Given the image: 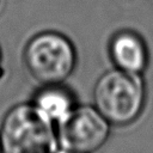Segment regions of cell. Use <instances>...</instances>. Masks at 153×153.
Returning <instances> with one entry per match:
<instances>
[{
  "label": "cell",
  "mask_w": 153,
  "mask_h": 153,
  "mask_svg": "<svg viewBox=\"0 0 153 153\" xmlns=\"http://www.w3.org/2000/svg\"><path fill=\"white\" fill-rule=\"evenodd\" d=\"M56 146L51 120L35 104L16 105L4 117L0 129L4 153H55Z\"/></svg>",
  "instance_id": "7a4b0ae2"
},
{
  "label": "cell",
  "mask_w": 153,
  "mask_h": 153,
  "mask_svg": "<svg viewBox=\"0 0 153 153\" xmlns=\"http://www.w3.org/2000/svg\"><path fill=\"white\" fill-rule=\"evenodd\" d=\"M59 122V140L68 152H94L103 146L110 133L106 118L90 105L73 108Z\"/></svg>",
  "instance_id": "277c9868"
},
{
  "label": "cell",
  "mask_w": 153,
  "mask_h": 153,
  "mask_svg": "<svg viewBox=\"0 0 153 153\" xmlns=\"http://www.w3.org/2000/svg\"><path fill=\"white\" fill-rule=\"evenodd\" d=\"M145 100L146 90L141 75L118 68L104 73L93 88L94 108L109 123L117 126L135 121Z\"/></svg>",
  "instance_id": "6da1fadb"
},
{
  "label": "cell",
  "mask_w": 153,
  "mask_h": 153,
  "mask_svg": "<svg viewBox=\"0 0 153 153\" xmlns=\"http://www.w3.org/2000/svg\"><path fill=\"white\" fill-rule=\"evenodd\" d=\"M110 56L118 69L137 73L148 63V51L143 39L133 31H121L110 42Z\"/></svg>",
  "instance_id": "5b68a950"
},
{
  "label": "cell",
  "mask_w": 153,
  "mask_h": 153,
  "mask_svg": "<svg viewBox=\"0 0 153 153\" xmlns=\"http://www.w3.org/2000/svg\"><path fill=\"white\" fill-rule=\"evenodd\" d=\"M33 104L51 121H61L74 108L72 94L57 85H45L37 92Z\"/></svg>",
  "instance_id": "8992f818"
},
{
  "label": "cell",
  "mask_w": 153,
  "mask_h": 153,
  "mask_svg": "<svg viewBox=\"0 0 153 153\" xmlns=\"http://www.w3.org/2000/svg\"><path fill=\"white\" fill-rule=\"evenodd\" d=\"M0 149H1V147H0Z\"/></svg>",
  "instance_id": "9c48e42d"
},
{
  "label": "cell",
  "mask_w": 153,
  "mask_h": 153,
  "mask_svg": "<svg viewBox=\"0 0 153 153\" xmlns=\"http://www.w3.org/2000/svg\"><path fill=\"white\" fill-rule=\"evenodd\" d=\"M68 153H76V152H68Z\"/></svg>",
  "instance_id": "ba28073f"
},
{
  "label": "cell",
  "mask_w": 153,
  "mask_h": 153,
  "mask_svg": "<svg viewBox=\"0 0 153 153\" xmlns=\"http://www.w3.org/2000/svg\"><path fill=\"white\" fill-rule=\"evenodd\" d=\"M2 74V69H1V67H0V75Z\"/></svg>",
  "instance_id": "52a82bcc"
},
{
  "label": "cell",
  "mask_w": 153,
  "mask_h": 153,
  "mask_svg": "<svg viewBox=\"0 0 153 153\" xmlns=\"http://www.w3.org/2000/svg\"><path fill=\"white\" fill-rule=\"evenodd\" d=\"M75 61L73 44L57 32L36 35L24 50V62L29 73L43 85L61 84L72 74Z\"/></svg>",
  "instance_id": "3957f363"
}]
</instances>
